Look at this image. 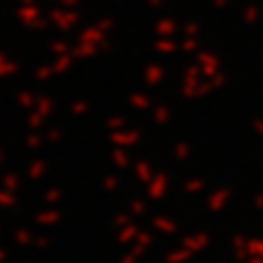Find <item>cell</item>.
<instances>
[{"label": "cell", "instance_id": "cell-2", "mask_svg": "<svg viewBox=\"0 0 263 263\" xmlns=\"http://www.w3.org/2000/svg\"><path fill=\"white\" fill-rule=\"evenodd\" d=\"M13 13H15V20H18L22 27H33L40 18L44 15V9L40 7L37 3H33V5H22V3H18L15 5V9H13Z\"/></svg>", "mask_w": 263, "mask_h": 263}, {"label": "cell", "instance_id": "cell-1", "mask_svg": "<svg viewBox=\"0 0 263 263\" xmlns=\"http://www.w3.org/2000/svg\"><path fill=\"white\" fill-rule=\"evenodd\" d=\"M44 15L48 18V22H51V27L55 31H60V33H66V31H70L75 24H79L81 20V15L79 13H68V11H64L60 9V7H48V9L44 11Z\"/></svg>", "mask_w": 263, "mask_h": 263}]
</instances>
